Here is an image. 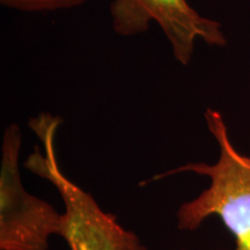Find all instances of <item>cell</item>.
<instances>
[{
  "instance_id": "7a4b0ae2",
  "label": "cell",
  "mask_w": 250,
  "mask_h": 250,
  "mask_svg": "<svg viewBox=\"0 0 250 250\" xmlns=\"http://www.w3.org/2000/svg\"><path fill=\"white\" fill-rule=\"evenodd\" d=\"M62 120L49 112L30 118L29 129L39 137L42 148L35 149L24 161V168L49 181L65 206L61 237L70 250H147L136 233L125 229L117 217L103 211L94 197L72 182L59 167L55 136Z\"/></svg>"
},
{
  "instance_id": "5b68a950",
  "label": "cell",
  "mask_w": 250,
  "mask_h": 250,
  "mask_svg": "<svg viewBox=\"0 0 250 250\" xmlns=\"http://www.w3.org/2000/svg\"><path fill=\"white\" fill-rule=\"evenodd\" d=\"M88 0H0L8 8L23 12H50L80 6Z\"/></svg>"
},
{
  "instance_id": "277c9868",
  "label": "cell",
  "mask_w": 250,
  "mask_h": 250,
  "mask_svg": "<svg viewBox=\"0 0 250 250\" xmlns=\"http://www.w3.org/2000/svg\"><path fill=\"white\" fill-rule=\"evenodd\" d=\"M110 14L112 29L120 36L145 33L154 21L182 65L191 62L197 40L212 46L227 44L221 24L202 17L188 0H112Z\"/></svg>"
},
{
  "instance_id": "6da1fadb",
  "label": "cell",
  "mask_w": 250,
  "mask_h": 250,
  "mask_svg": "<svg viewBox=\"0 0 250 250\" xmlns=\"http://www.w3.org/2000/svg\"><path fill=\"white\" fill-rule=\"evenodd\" d=\"M204 117L208 131L218 144V160L214 164L190 162L175 167L151 176L139 186H147L181 173L208 177V187L177 208V228L182 232H195L206 219L215 215L234 236L233 250H250V156L234 147L220 112L208 108Z\"/></svg>"
},
{
  "instance_id": "3957f363",
  "label": "cell",
  "mask_w": 250,
  "mask_h": 250,
  "mask_svg": "<svg viewBox=\"0 0 250 250\" xmlns=\"http://www.w3.org/2000/svg\"><path fill=\"white\" fill-rule=\"evenodd\" d=\"M21 130L6 127L0 170V250H48L51 235H61L64 214L24 189L19 169Z\"/></svg>"
}]
</instances>
